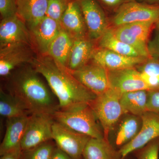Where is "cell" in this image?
<instances>
[{"label":"cell","mask_w":159,"mask_h":159,"mask_svg":"<svg viewBox=\"0 0 159 159\" xmlns=\"http://www.w3.org/2000/svg\"><path fill=\"white\" fill-rule=\"evenodd\" d=\"M32 67L47 80L56 97L59 109L80 103H90L97 96L75 78L66 67L48 55L34 57Z\"/></svg>","instance_id":"obj_1"},{"label":"cell","mask_w":159,"mask_h":159,"mask_svg":"<svg viewBox=\"0 0 159 159\" xmlns=\"http://www.w3.org/2000/svg\"><path fill=\"white\" fill-rule=\"evenodd\" d=\"M32 68L18 71L8 84L10 94L30 115L48 114L53 116L59 109L58 102Z\"/></svg>","instance_id":"obj_2"},{"label":"cell","mask_w":159,"mask_h":159,"mask_svg":"<svg viewBox=\"0 0 159 159\" xmlns=\"http://www.w3.org/2000/svg\"><path fill=\"white\" fill-rule=\"evenodd\" d=\"M53 117L54 121L77 132L94 139L104 138L101 125L89 103H78L58 109Z\"/></svg>","instance_id":"obj_3"},{"label":"cell","mask_w":159,"mask_h":159,"mask_svg":"<svg viewBox=\"0 0 159 159\" xmlns=\"http://www.w3.org/2000/svg\"><path fill=\"white\" fill-rule=\"evenodd\" d=\"M121 94L110 88L97 96L90 103L101 125L104 138L108 141L109 134L120 119L126 114L120 103Z\"/></svg>","instance_id":"obj_4"},{"label":"cell","mask_w":159,"mask_h":159,"mask_svg":"<svg viewBox=\"0 0 159 159\" xmlns=\"http://www.w3.org/2000/svg\"><path fill=\"white\" fill-rule=\"evenodd\" d=\"M159 19V5L138 1L122 5L113 13L111 22L114 27L140 22L156 23Z\"/></svg>","instance_id":"obj_5"},{"label":"cell","mask_w":159,"mask_h":159,"mask_svg":"<svg viewBox=\"0 0 159 159\" xmlns=\"http://www.w3.org/2000/svg\"><path fill=\"white\" fill-rule=\"evenodd\" d=\"M54 121L53 116L48 114L30 115L21 142L22 151L31 149L52 139Z\"/></svg>","instance_id":"obj_6"},{"label":"cell","mask_w":159,"mask_h":159,"mask_svg":"<svg viewBox=\"0 0 159 159\" xmlns=\"http://www.w3.org/2000/svg\"><path fill=\"white\" fill-rule=\"evenodd\" d=\"M91 138L56 121L53 122L52 140L72 159H82L84 148Z\"/></svg>","instance_id":"obj_7"},{"label":"cell","mask_w":159,"mask_h":159,"mask_svg":"<svg viewBox=\"0 0 159 159\" xmlns=\"http://www.w3.org/2000/svg\"><path fill=\"white\" fill-rule=\"evenodd\" d=\"M85 21L88 37L99 39L108 29L106 11L97 0H78Z\"/></svg>","instance_id":"obj_8"},{"label":"cell","mask_w":159,"mask_h":159,"mask_svg":"<svg viewBox=\"0 0 159 159\" xmlns=\"http://www.w3.org/2000/svg\"><path fill=\"white\" fill-rule=\"evenodd\" d=\"M141 117L142 125L139 134L133 140L119 148L122 159L159 138V113L147 111Z\"/></svg>","instance_id":"obj_9"},{"label":"cell","mask_w":159,"mask_h":159,"mask_svg":"<svg viewBox=\"0 0 159 159\" xmlns=\"http://www.w3.org/2000/svg\"><path fill=\"white\" fill-rule=\"evenodd\" d=\"M69 70L79 82L97 96L110 89L107 70L97 64H88L78 70Z\"/></svg>","instance_id":"obj_10"},{"label":"cell","mask_w":159,"mask_h":159,"mask_svg":"<svg viewBox=\"0 0 159 159\" xmlns=\"http://www.w3.org/2000/svg\"><path fill=\"white\" fill-rule=\"evenodd\" d=\"M31 46L16 43L0 48V75L7 77L24 63H31L34 57Z\"/></svg>","instance_id":"obj_11"},{"label":"cell","mask_w":159,"mask_h":159,"mask_svg":"<svg viewBox=\"0 0 159 159\" xmlns=\"http://www.w3.org/2000/svg\"><path fill=\"white\" fill-rule=\"evenodd\" d=\"M26 25L17 14L2 19L0 24V48L16 43L31 46L30 31Z\"/></svg>","instance_id":"obj_12"},{"label":"cell","mask_w":159,"mask_h":159,"mask_svg":"<svg viewBox=\"0 0 159 159\" xmlns=\"http://www.w3.org/2000/svg\"><path fill=\"white\" fill-rule=\"evenodd\" d=\"M110 88L120 93L139 90H150L135 68L107 70Z\"/></svg>","instance_id":"obj_13"},{"label":"cell","mask_w":159,"mask_h":159,"mask_svg":"<svg viewBox=\"0 0 159 159\" xmlns=\"http://www.w3.org/2000/svg\"><path fill=\"white\" fill-rule=\"evenodd\" d=\"M148 59L141 56H125L107 49L98 48L95 50L92 60L93 62L110 70L135 68L145 62Z\"/></svg>","instance_id":"obj_14"},{"label":"cell","mask_w":159,"mask_h":159,"mask_svg":"<svg viewBox=\"0 0 159 159\" xmlns=\"http://www.w3.org/2000/svg\"><path fill=\"white\" fill-rule=\"evenodd\" d=\"M31 40L40 53L47 55L51 43L61 29L60 24L48 16H44L34 25L29 28Z\"/></svg>","instance_id":"obj_15"},{"label":"cell","mask_w":159,"mask_h":159,"mask_svg":"<svg viewBox=\"0 0 159 159\" xmlns=\"http://www.w3.org/2000/svg\"><path fill=\"white\" fill-rule=\"evenodd\" d=\"M29 116L7 119L6 133L0 145L1 156L21 148V142Z\"/></svg>","instance_id":"obj_16"},{"label":"cell","mask_w":159,"mask_h":159,"mask_svg":"<svg viewBox=\"0 0 159 159\" xmlns=\"http://www.w3.org/2000/svg\"><path fill=\"white\" fill-rule=\"evenodd\" d=\"M60 25L74 39L87 37L86 26L78 0H71Z\"/></svg>","instance_id":"obj_17"},{"label":"cell","mask_w":159,"mask_h":159,"mask_svg":"<svg viewBox=\"0 0 159 159\" xmlns=\"http://www.w3.org/2000/svg\"><path fill=\"white\" fill-rule=\"evenodd\" d=\"M96 49L93 41L88 37L74 39L67 68L75 70L88 64Z\"/></svg>","instance_id":"obj_18"},{"label":"cell","mask_w":159,"mask_h":159,"mask_svg":"<svg viewBox=\"0 0 159 159\" xmlns=\"http://www.w3.org/2000/svg\"><path fill=\"white\" fill-rule=\"evenodd\" d=\"M48 0H17V15L29 28L46 16Z\"/></svg>","instance_id":"obj_19"},{"label":"cell","mask_w":159,"mask_h":159,"mask_svg":"<svg viewBox=\"0 0 159 159\" xmlns=\"http://www.w3.org/2000/svg\"><path fill=\"white\" fill-rule=\"evenodd\" d=\"M142 119L141 116L130 114L124 115L117 129L114 143L121 148L133 140L141 130Z\"/></svg>","instance_id":"obj_20"},{"label":"cell","mask_w":159,"mask_h":159,"mask_svg":"<svg viewBox=\"0 0 159 159\" xmlns=\"http://www.w3.org/2000/svg\"><path fill=\"white\" fill-rule=\"evenodd\" d=\"M83 157L84 159H122L119 150H116L104 138H91L84 148Z\"/></svg>","instance_id":"obj_21"},{"label":"cell","mask_w":159,"mask_h":159,"mask_svg":"<svg viewBox=\"0 0 159 159\" xmlns=\"http://www.w3.org/2000/svg\"><path fill=\"white\" fill-rule=\"evenodd\" d=\"M74 40V39L61 28L50 45L47 55L53 58L61 65L67 68Z\"/></svg>","instance_id":"obj_22"},{"label":"cell","mask_w":159,"mask_h":159,"mask_svg":"<svg viewBox=\"0 0 159 159\" xmlns=\"http://www.w3.org/2000/svg\"><path fill=\"white\" fill-rule=\"evenodd\" d=\"M148 90H139L121 94L120 103L125 114L141 116L147 111Z\"/></svg>","instance_id":"obj_23"},{"label":"cell","mask_w":159,"mask_h":159,"mask_svg":"<svg viewBox=\"0 0 159 159\" xmlns=\"http://www.w3.org/2000/svg\"><path fill=\"white\" fill-rule=\"evenodd\" d=\"M156 23L140 22L123 25L125 29L126 41L135 47H145L148 45V39Z\"/></svg>","instance_id":"obj_24"},{"label":"cell","mask_w":159,"mask_h":159,"mask_svg":"<svg viewBox=\"0 0 159 159\" xmlns=\"http://www.w3.org/2000/svg\"><path fill=\"white\" fill-rule=\"evenodd\" d=\"M98 40L99 48L107 49L125 56L142 57L133 48L117 39L111 28H108Z\"/></svg>","instance_id":"obj_25"},{"label":"cell","mask_w":159,"mask_h":159,"mask_svg":"<svg viewBox=\"0 0 159 159\" xmlns=\"http://www.w3.org/2000/svg\"><path fill=\"white\" fill-rule=\"evenodd\" d=\"M0 114L7 119L31 115L10 94L2 89L0 92Z\"/></svg>","instance_id":"obj_26"},{"label":"cell","mask_w":159,"mask_h":159,"mask_svg":"<svg viewBox=\"0 0 159 159\" xmlns=\"http://www.w3.org/2000/svg\"><path fill=\"white\" fill-rule=\"evenodd\" d=\"M137 70L151 89L159 90V60L151 57L138 66Z\"/></svg>","instance_id":"obj_27"},{"label":"cell","mask_w":159,"mask_h":159,"mask_svg":"<svg viewBox=\"0 0 159 159\" xmlns=\"http://www.w3.org/2000/svg\"><path fill=\"white\" fill-rule=\"evenodd\" d=\"M55 148L48 141L31 149L22 151L20 159H51Z\"/></svg>","instance_id":"obj_28"},{"label":"cell","mask_w":159,"mask_h":159,"mask_svg":"<svg viewBox=\"0 0 159 159\" xmlns=\"http://www.w3.org/2000/svg\"><path fill=\"white\" fill-rule=\"evenodd\" d=\"M71 0H48L46 16L60 24L61 21Z\"/></svg>","instance_id":"obj_29"},{"label":"cell","mask_w":159,"mask_h":159,"mask_svg":"<svg viewBox=\"0 0 159 159\" xmlns=\"http://www.w3.org/2000/svg\"><path fill=\"white\" fill-rule=\"evenodd\" d=\"M140 149L137 154L138 159H159V138L152 140Z\"/></svg>","instance_id":"obj_30"},{"label":"cell","mask_w":159,"mask_h":159,"mask_svg":"<svg viewBox=\"0 0 159 159\" xmlns=\"http://www.w3.org/2000/svg\"><path fill=\"white\" fill-rule=\"evenodd\" d=\"M17 0H0V13L2 19L17 14Z\"/></svg>","instance_id":"obj_31"},{"label":"cell","mask_w":159,"mask_h":159,"mask_svg":"<svg viewBox=\"0 0 159 159\" xmlns=\"http://www.w3.org/2000/svg\"><path fill=\"white\" fill-rule=\"evenodd\" d=\"M106 11L115 12L119 7L123 4L132 1L137 0H97Z\"/></svg>","instance_id":"obj_32"},{"label":"cell","mask_w":159,"mask_h":159,"mask_svg":"<svg viewBox=\"0 0 159 159\" xmlns=\"http://www.w3.org/2000/svg\"><path fill=\"white\" fill-rule=\"evenodd\" d=\"M147 111L159 113V90H148Z\"/></svg>","instance_id":"obj_33"},{"label":"cell","mask_w":159,"mask_h":159,"mask_svg":"<svg viewBox=\"0 0 159 159\" xmlns=\"http://www.w3.org/2000/svg\"><path fill=\"white\" fill-rule=\"evenodd\" d=\"M148 49L151 57L159 60V30L157 29L153 38L148 43Z\"/></svg>","instance_id":"obj_34"},{"label":"cell","mask_w":159,"mask_h":159,"mask_svg":"<svg viewBox=\"0 0 159 159\" xmlns=\"http://www.w3.org/2000/svg\"><path fill=\"white\" fill-rule=\"evenodd\" d=\"M51 159H72L66 153L58 147H55Z\"/></svg>","instance_id":"obj_35"},{"label":"cell","mask_w":159,"mask_h":159,"mask_svg":"<svg viewBox=\"0 0 159 159\" xmlns=\"http://www.w3.org/2000/svg\"><path fill=\"white\" fill-rule=\"evenodd\" d=\"M21 153V148H19L3 155L0 159H20Z\"/></svg>","instance_id":"obj_36"},{"label":"cell","mask_w":159,"mask_h":159,"mask_svg":"<svg viewBox=\"0 0 159 159\" xmlns=\"http://www.w3.org/2000/svg\"><path fill=\"white\" fill-rule=\"evenodd\" d=\"M137 1L150 4V5H159V0H137Z\"/></svg>","instance_id":"obj_37"},{"label":"cell","mask_w":159,"mask_h":159,"mask_svg":"<svg viewBox=\"0 0 159 159\" xmlns=\"http://www.w3.org/2000/svg\"><path fill=\"white\" fill-rule=\"evenodd\" d=\"M156 28L157 29H158L159 30V19L157 22L156 23Z\"/></svg>","instance_id":"obj_38"}]
</instances>
